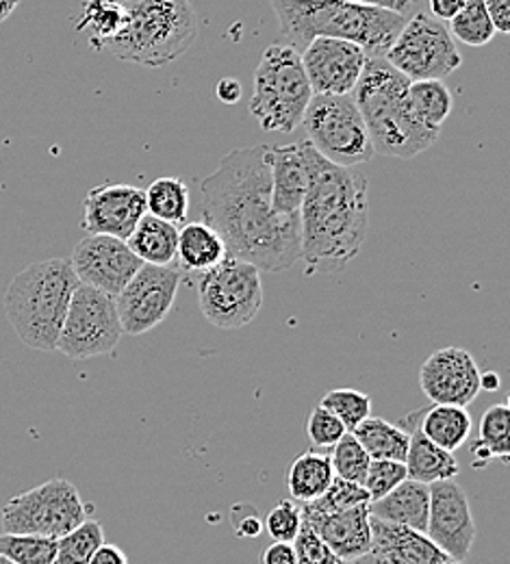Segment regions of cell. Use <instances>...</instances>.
Segmentation results:
<instances>
[{
  "label": "cell",
  "instance_id": "cell-51",
  "mask_svg": "<svg viewBox=\"0 0 510 564\" xmlns=\"http://www.w3.org/2000/svg\"><path fill=\"white\" fill-rule=\"evenodd\" d=\"M20 0H0V22H4L15 9H18Z\"/></svg>",
  "mask_w": 510,
  "mask_h": 564
},
{
  "label": "cell",
  "instance_id": "cell-13",
  "mask_svg": "<svg viewBox=\"0 0 510 564\" xmlns=\"http://www.w3.org/2000/svg\"><path fill=\"white\" fill-rule=\"evenodd\" d=\"M181 281V270L174 265H142L116 297L122 333L140 337L156 328L174 308Z\"/></svg>",
  "mask_w": 510,
  "mask_h": 564
},
{
  "label": "cell",
  "instance_id": "cell-11",
  "mask_svg": "<svg viewBox=\"0 0 510 564\" xmlns=\"http://www.w3.org/2000/svg\"><path fill=\"white\" fill-rule=\"evenodd\" d=\"M384 62L409 80H443L463 64L447 26L424 11L406 20Z\"/></svg>",
  "mask_w": 510,
  "mask_h": 564
},
{
  "label": "cell",
  "instance_id": "cell-7",
  "mask_svg": "<svg viewBox=\"0 0 510 564\" xmlns=\"http://www.w3.org/2000/svg\"><path fill=\"white\" fill-rule=\"evenodd\" d=\"M313 98L300 53L290 44L263 51L254 72L250 116L268 133H293Z\"/></svg>",
  "mask_w": 510,
  "mask_h": 564
},
{
  "label": "cell",
  "instance_id": "cell-47",
  "mask_svg": "<svg viewBox=\"0 0 510 564\" xmlns=\"http://www.w3.org/2000/svg\"><path fill=\"white\" fill-rule=\"evenodd\" d=\"M89 564H129V556L118 547V545H109V543H102Z\"/></svg>",
  "mask_w": 510,
  "mask_h": 564
},
{
  "label": "cell",
  "instance_id": "cell-8",
  "mask_svg": "<svg viewBox=\"0 0 510 564\" xmlns=\"http://www.w3.org/2000/svg\"><path fill=\"white\" fill-rule=\"evenodd\" d=\"M94 506L85 503L66 478H53L31 491L13 495L0 512L4 534H33L62 539L83 521L91 519Z\"/></svg>",
  "mask_w": 510,
  "mask_h": 564
},
{
  "label": "cell",
  "instance_id": "cell-3",
  "mask_svg": "<svg viewBox=\"0 0 510 564\" xmlns=\"http://www.w3.org/2000/svg\"><path fill=\"white\" fill-rule=\"evenodd\" d=\"M281 33L302 53L315 37L346 40L363 48L367 59H384L406 15L348 0H270Z\"/></svg>",
  "mask_w": 510,
  "mask_h": 564
},
{
  "label": "cell",
  "instance_id": "cell-17",
  "mask_svg": "<svg viewBox=\"0 0 510 564\" xmlns=\"http://www.w3.org/2000/svg\"><path fill=\"white\" fill-rule=\"evenodd\" d=\"M300 57L313 96L352 94L367 62L363 48L352 42L330 37H315Z\"/></svg>",
  "mask_w": 510,
  "mask_h": 564
},
{
  "label": "cell",
  "instance_id": "cell-49",
  "mask_svg": "<svg viewBox=\"0 0 510 564\" xmlns=\"http://www.w3.org/2000/svg\"><path fill=\"white\" fill-rule=\"evenodd\" d=\"M348 2H359V4H369V7H380L389 9L395 13L406 15V11L413 7V0H348Z\"/></svg>",
  "mask_w": 510,
  "mask_h": 564
},
{
  "label": "cell",
  "instance_id": "cell-46",
  "mask_svg": "<svg viewBox=\"0 0 510 564\" xmlns=\"http://www.w3.org/2000/svg\"><path fill=\"white\" fill-rule=\"evenodd\" d=\"M216 96H218L219 102L224 105H235L239 102V98L243 96V89H241V83L237 78H221L218 85H216Z\"/></svg>",
  "mask_w": 510,
  "mask_h": 564
},
{
  "label": "cell",
  "instance_id": "cell-28",
  "mask_svg": "<svg viewBox=\"0 0 510 564\" xmlns=\"http://www.w3.org/2000/svg\"><path fill=\"white\" fill-rule=\"evenodd\" d=\"M127 24L124 0H87L83 4L80 18L76 20V31L87 33L94 48H107Z\"/></svg>",
  "mask_w": 510,
  "mask_h": 564
},
{
  "label": "cell",
  "instance_id": "cell-19",
  "mask_svg": "<svg viewBox=\"0 0 510 564\" xmlns=\"http://www.w3.org/2000/svg\"><path fill=\"white\" fill-rule=\"evenodd\" d=\"M420 387L433 404L467 409L480 393V369L463 348H443L420 367Z\"/></svg>",
  "mask_w": 510,
  "mask_h": 564
},
{
  "label": "cell",
  "instance_id": "cell-22",
  "mask_svg": "<svg viewBox=\"0 0 510 564\" xmlns=\"http://www.w3.org/2000/svg\"><path fill=\"white\" fill-rule=\"evenodd\" d=\"M431 510V487L415 480H404L389 495L369 503V514L387 523L404 525L426 534Z\"/></svg>",
  "mask_w": 510,
  "mask_h": 564
},
{
  "label": "cell",
  "instance_id": "cell-48",
  "mask_svg": "<svg viewBox=\"0 0 510 564\" xmlns=\"http://www.w3.org/2000/svg\"><path fill=\"white\" fill-rule=\"evenodd\" d=\"M467 0H428L431 4V15L437 18L438 22H449L463 7Z\"/></svg>",
  "mask_w": 510,
  "mask_h": 564
},
{
  "label": "cell",
  "instance_id": "cell-36",
  "mask_svg": "<svg viewBox=\"0 0 510 564\" xmlns=\"http://www.w3.org/2000/svg\"><path fill=\"white\" fill-rule=\"evenodd\" d=\"M319 406L328 409L348 432H355L361 423L371 417V398L357 389H330Z\"/></svg>",
  "mask_w": 510,
  "mask_h": 564
},
{
  "label": "cell",
  "instance_id": "cell-42",
  "mask_svg": "<svg viewBox=\"0 0 510 564\" xmlns=\"http://www.w3.org/2000/svg\"><path fill=\"white\" fill-rule=\"evenodd\" d=\"M295 564H339L341 561L330 552V547L313 532L311 525L302 521V528L292 543Z\"/></svg>",
  "mask_w": 510,
  "mask_h": 564
},
{
  "label": "cell",
  "instance_id": "cell-30",
  "mask_svg": "<svg viewBox=\"0 0 510 564\" xmlns=\"http://www.w3.org/2000/svg\"><path fill=\"white\" fill-rule=\"evenodd\" d=\"M471 456L476 467H485L489 460L498 458L504 465L510 458V409L507 402L493 404L485 411L480 420L478 443L471 445Z\"/></svg>",
  "mask_w": 510,
  "mask_h": 564
},
{
  "label": "cell",
  "instance_id": "cell-43",
  "mask_svg": "<svg viewBox=\"0 0 510 564\" xmlns=\"http://www.w3.org/2000/svg\"><path fill=\"white\" fill-rule=\"evenodd\" d=\"M230 523L241 539H257L263 532V519L250 503H235L230 508Z\"/></svg>",
  "mask_w": 510,
  "mask_h": 564
},
{
  "label": "cell",
  "instance_id": "cell-54",
  "mask_svg": "<svg viewBox=\"0 0 510 564\" xmlns=\"http://www.w3.org/2000/svg\"><path fill=\"white\" fill-rule=\"evenodd\" d=\"M339 564H357V563H339Z\"/></svg>",
  "mask_w": 510,
  "mask_h": 564
},
{
  "label": "cell",
  "instance_id": "cell-10",
  "mask_svg": "<svg viewBox=\"0 0 510 564\" xmlns=\"http://www.w3.org/2000/svg\"><path fill=\"white\" fill-rule=\"evenodd\" d=\"M198 306L216 328L239 330L248 326L263 306L261 272L246 261L226 257L198 276Z\"/></svg>",
  "mask_w": 510,
  "mask_h": 564
},
{
  "label": "cell",
  "instance_id": "cell-5",
  "mask_svg": "<svg viewBox=\"0 0 510 564\" xmlns=\"http://www.w3.org/2000/svg\"><path fill=\"white\" fill-rule=\"evenodd\" d=\"M78 286L70 259H46L24 268L4 293V311L24 346L55 352Z\"/></svg>",
  "mask_w": 510,
  "mask_h": 564
},
{
  "label": "cell",
  "instance_id": "cell-20",
  "mask_svg": "<svg viewBox=\"0 0 510 564\" xmlns=\"http://www.w3.org/2000/svg\"><path fill=\"white\" fill-rule=\"evenodd\" d=\"M300 510L302 521L313 528V532L330 547V552L341 563H359L369 556V506L339 512H315L304 506H300Z\"/></svg>",
  "mask_w": 510,
  "mask_h": 564
},
{
  "label": "cell",
  "instance_id": "cell-27",
  "mask_svg": "<svg viewBox=\"0 0 510 564\" xmlns=\"http://www.w3.org/2000/svg\"><path fill=\"white\" fill-rule=\"evenodd\" d=\"M471 425L474 422L467 409L445 406V404H433L426 413H422V420L417 422L420 432L431 443L452 454L467 443L471 434Z\"/></svg>",
  "mask_w": 510,
  "mask_h": 564
},
{
  "label": "cell",
  "instance_id": "cell-37",
  "mask_svg": "<svg viewBox=\"0 0 510 564\" xmlns=\"http://www.w3.org/2000/svg\"><path fill=\"white\" fill-rule=\"evenodd\" d=\"M330 463H333L335 478L363 485L371 458L367 456V452L361 447V443L355 438V434L348 432V434L333 447Z\"/></svg>",
  "mask_w": 510,
  "mask_h": 564
},
{
  "label": "cell",
  "instance_id": "cell-15",
  "mask_svg": "<svg viewBox=\"0 0 510 564\" xmlns=\"http://www.w3.org/2000/svg\"><path fill=\"white\" fill-rule=\"evenodd\" d=\"M426 536L452 561L463 564L476 543V519L469 495L456 482L431 485V510Z\"/></svg>",
  "mask_w": 510,
  "mask_h": 564
},
{
  "label": "cell",
  "instance_id": "cell-18",
  "mask_svg": "<svg viewBox=\"0 0 510 564\" xmlns=\"http://www.w3.org/2000/svg\"><path fill=\"white\" fill-rule=\"evenodd\" d=\"M144 215V189L124 183H105L87 192L80 228L87 235H107L127 241Z\"/></svg>",
  "mask_w": 510,
  "mask_h": 564
},
{
  "label": "cell",
  "instance_id": "cell-38",
  "mask_svg": "<svg viewBox=\"0 0 510 564\" xmlns=\"http://www.w3.org/2000/svg\"><path fill=\"white\" fill-rule=\"evenodd\" d=\"M369 503H371V497L365 491L363 485L335 478L326 494L322 495L319 499H315L311 503H302V506L308 510H315V512H339V510H352V508H361Z\"/></svg>",
  "mask_w": 510,
  "mask_h": 564
},
{
  "label": "cell",
  "instance_id": "cell-9",
  "mask_svg": "<svg viewBox=\"0 0 510 564\" xmlns=\"http://www.w3.org/2000/svg\"><path fill=\"white\" fill-rule=\"evenodd\" d=\"M306 141L333 165L352 167L371 161L373 148L363 116L348 96H313L300 124Z\"/></svg>",
  "mask_w": 510,
  "mask_h": 564
},
{
  "label": "cell",
  "instance_id": "cell-33",
  "mask_svg": "<svg viewBox=\"0 0 510 564\" xmlns=\"http://www.w3.org/2000/svg\"><path fill=\"white\" fill-rule=\"evenodd\" d=\"M447 31L454 40L474 48L487 46L496 37V29L482 0H467L465 7L449 20Z\"/></svg>",
  "mask_w": 510,
  "mask_h": 564
},
{
  "label": "cell",
  "instance_id": "cell-40",
  "mask_svg": "<svg viewBox=\"0 0 510 564\" xmlns=\"http://www.w3.org/2000/svg\"><path fill=\"white\" fill-rule=\"evenodd\" d=\"M263 528L276 543H293L302 528V510L293 499L279 501L263 519Z\"/></svg>",
  "mask_w": 510,
  "mask_h": 564
},
{
  "label": "cell",
  "instance_id": "cell-6",
  "mask_svg": "<svg viewBox=\"0 0 510 564\" xmlns=\"http://www.w3.org/2000/svg\"><path fill=\"white\" fill-rule=\"evenodd\" d=\"M127 24L107 48L122 62L163 68L181 59L198 37L192 0H124Z\"/></svg>",
  "mask_w": 510,
  "mask_h": 564
},
{
  "label": "cell",
  "instance_id": "cell-31",
  "mask_svg": "<svg viewBox=\"0 0 510 564\" xmlns=\"http://www.w3.org/2000/svg\"><path fill=\"white\" fill-rule=\"evenodd\" d=\"M409 102H411L413 116L426 129L441 133L443 122L452 113L454 96H452L449 87L443 80H437V78L411 80V85H409Z\"/></svg>",
  "mask_w": 510,
  "mask_h": 564
},
{
  "label": "cell",
  "instance_id": "cell-24",
  "mask_svg": "<svg viewBox=\"0 0 510 564\" xmlns=\"http://www.w3.org/2000/svg\"><path fill=\"white\" fill-rule=\"evenodd\" d=\"M415 430H411V441H409V452H406V476L409 480H415L420 485H437V482H447L458 478L460 465L452 452H445L431 443L413 423Z\"/></svg>",
  "mask_w": 510,
  "mask_h": 564
},
{
  "label": "cell",
  "instance_id": "cell-34",
  "mask_svg": "<svg viewBox=\"0 0 510 564\" xmlns=\"http://www.w3.org/2000/svg\"><path fill=\"white\" fill-rule=\"evenodd\" d=\"M105 543V530L96 519L83 521L73 532L57 539L55 564H89L94 552Z\"/></svg>",
  "mask_w": 510,
  "mask_h": 564
},
{
  "label": "cell",
  "instance_id": "cell-29",
  "mask_svg": "<svg viewBox=\"0 0 510 564\" xmlns=\"http://www.w3.org/2000/svg\"><path fill=\"white\" fill-rule=\"evenodd\" d=\"M352 434L371 460H406L411 432L395 423L380 417H367Z\"/></svg>",
  "mask_w": 510,
  "mask_h": 564
},
{
  "label": "cell",
  "instance_id": "cell-26",
  "mask_svg": "<svg viewBox=\"0 0 510 564\" xmlns=\"http://www.w3.org/2000/svg\"><path fill=\"white\" fill-rule=\"evenodd\" d=\"M335 480L330 454L324 452H304L300 454L287 471V491L293 501L311 503L328 491Z\"/></svg>",
  "mask_w": 510,
  "mask_h": 564
},
{
  "label": "cell",
  "instance_id": "cell-35",
  "mask_svg": "<svg viewBox=\"0 0 510 564\" xmlns=\"http://www.w3.org/2000/svg\"><path fill=\"white\" fill-rule=\"evenodd\" d=\"M0 556L15 564H55L57 541L33 534H0Z\"/></svg>",
  "mask_w": 510,
  "mask_h": 564
},
{
  "label": "cell",
  "instance_id": "cell-45",
  "mask_svg": "<svg viewBox=\"0 0 510 564\" xmlns=\"http://www.w3.org/2000/svg\"><path fill=\"white\" fill-rule=\"evenodd\" d=\"M261 564H295V554H293L292 543H272L263 556Z\"/></svg>",
  "mask_w": 510,
  "mask_h": 564
},
{
  "label": "cell",
  "instance_id": "cell-21",
  "mask_svg": "<svg viewBox=\"0 0 510 564\" xmlns=\"http://www.w3.org/2000/svg\"><path fill=\"white\" fill-rule=\"evenodd\" d=\"M371 547L376 564H438L449 558L422 532L369 517Z\"/></svg>",
  "mask_w": 510,
  "mask_h": 564
},
{
  "label": "cell",
  "instance_id": "cell-2",
  "mask_svg": "<svg viewBox=\"0 0 510 564\" xmlns=\"http://www.w3.org/2000/svg\"><path fill=\"white\" fill-rule=\"evenodd\" d=\"M300 261L304 274H339L361 252L369 226L367 178L328 165L300 207Z\"/></svg>",
  "mask_w": 510,
  "mask_h": 564
},
{
  "label": "cell",
  "instance_id": "cell-32",
  "mask_svg": "<svg viewBox=\"0 0 510 564\" xmlns=\"http://www.w3.org/2000/svg\"><path fill=\"white\" fill-rule=\"evenodd\" d=\"M147 194V213L167 221V224H181L192 205V196H189V187L174 176H163L150 183V187L144 189Z\"/></svg>",
  "mask_w": 510,
  "mask_h": 564
},
{
  "label": "cell",
  "instance_id": "cell-4",
  "mask_svg": "<svg viewBox=\"0 0 510 564\" xmlns=\"http://www.w3.org/2000/svg\"><path fill=\"white\" fill-rule=\"evenodd\" d=\"M411 80L384 59H367L352 98L363 116L373 154L413 159L438 140L411 111Z\"/></svg>",
  "mask_w": 510,
  "mask_h": 564
},
{
  "label": "cell",
  "instance_id": "cell-53",
  "mask_svg": "<svg viewBox=\"0 0 510 564\" xmlns=\"http://www.w3.org/2000/svg\"><path fill=\"white\" fill-rule=\"evenodd\" d=\"M438 564H456V563H452V561H447V563H438Z\"/></svg>",
  "mask_w": 510,
  "mask_h": 564
},
{
  "label": "cell",
  "instance_id": "cell-16",
  "mask_svg": "<svg viewBox=\"0 0 510 564\" xmlns=\"http://www.w3.org/2000/svg\"><path fill=\"white\" fill-rule=\"evenodd\" d=\"M268 163L272 174V209L281 215H297L313 183L333 165L306 140L268 145Z\"/></svg>",
  "mask_w": 510,
  "mask_h": 564
},
{
  "label": "cell",
  "instance_id": "cell-44",
  "mask_svg": "<svg viewBox=\"0 0 510 564\" xmlns=\"http://www.w3.org/2000/svg\"><path fill=\"white\" fill-rule=\"evenodd\" d=\"M485 9L489 13V20L496 29V33H509L510 31V0H482Z\"/></svg>",
  "mask_w": 510,
  "mask_h": 564
},
{
  "label": "cell",
  "instance_id": "cell-39",
  "mask_svg": "<svg viewBox=\"0 0 510 564\" xmlns=\"http://www.w3.org/2000/svg\"><path fill=\"white\" fill-rule=\"evenodd\" d=\"M406 476V465L398 460H371L367 476H365V491L371 497V501L382 499L384 495L391 494L395 487H400Z\"/></svg>",
  "mask_w": 510,
  "mask_h": 564
},
{
  "label": "cell",
  "instance_id": "cell-12",
  "mask_svg": "<svg viewBox=\"0 0 510 564\" xmlns=\"http://www.w3.org/2000/svg\"><path fill=\"white\" fill-rule=\"evenodd\" d=\"M122 335L116 300L78 282L57 350L73 360H87L116 352Z\"/></svg>",
  "mask_w": 510,
  "mask_h": 564
},
{
  "label": "cell",
  "instance_id": "cell-50",
  "mask_svg": "<svg viewBox=\"0 0 510 564\" xmlns=\"http://www.w3.org/2000/svg\"><path fill=\"white\" fill-rule=\"evenodd\" d=\"M500 389V376L493 371L480 373V391H498Z\"/></svg>",
  "mask_w": 510,
  "mask_h": 564
},
{
  "label": "cell",
  "instance_id": "cell-25",
  "mask_svg": "<svg viewBox=\"0 0 510 564\" xmlns=\"http://www.w3.org/2000/svg\"><path fill=\"white\" fill-rule=\"evenodd\" d=\"M127 246L144 265H172L176 261L178 228L147 213L127 239Z\"/></svg>",
  "mask_w": 510,
  "mask_h": 564
},
{
  "label": "cell",
  "instance_id": "cell-1",
  "mask_svg": "<svg viewBox=\"0 0 510 564\" xmlns=\"http://www.w3.org/2000/svg\"><path fill=\"white\" fill-rule=\"evenodd\" d=\"M203 217L228 257L259 272H287L300 261V217L272 209L268 145L232 150L203 178Z\"/></svg>",
  "mask_w": 510,
  "mask_h": 564
},
{
  "label": "cell",
  "instance_id": "cell-52",
  "mask_svg": "<svg viewBox=\"0 0 510 564\" xmlns=\"http://www.w3.org/2000/svg\"><path fill=\"white\" fill-rule=\"evenodd\" d=\"M0 564H15V563H11V561H7V558H2V556H0Z\"/></svg>",
  "mask_w": 510,
  "mask_h": 564
},
{
  "label": "cell",
  "instance_id": "cell-14",
  "mask_svg": "<svg viewBox=\"0 0 510 564\" xmlns=\"http://www.w3.org/2000/svg\"><path fill=\"white\" fill-rule=\"evenodd\" d=\"M70 265L76 281L116 300L144 263L127 241L107 235H87L74 246Z\"/></svg>",
  "mask_w": 510,
  "mask_h": 564
},
{
  "label": "cell",
  "instance_id": "cell-41",
  "mask_svg": "<svg viewBox=\"0 0 510 564\" xmlns=\"http://www.w3.org/2000/svg\"><path fill=\"white\" fill-rule=\"evenodd\" d=\"M306 434L315 447L333 449L348 434V430L328 409L315 406L306 422Z\"/></svg>",
  "mask_w": 510,
  "mask_h": 564
},
{
  "label": "cell",
  "instance_id": "cell-23",
  "mask_svg": "<svg viewBox=\"0 0 510 564\" xmlns=\"http://www.w3.org/2000/svg\"><path fill=\"white\" fill-rule=\"evenodd\" d=\"M228 257L218 232L205 221H192L178 230L176 263L189 274H205Z\"/></svg>",
  "mask_w": 510,
  "mask_h": 564
}]
</instances>
